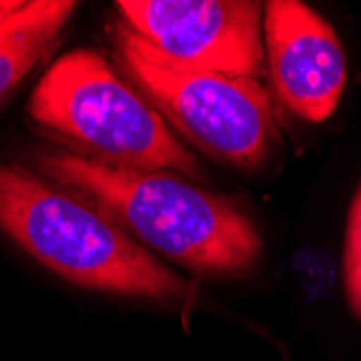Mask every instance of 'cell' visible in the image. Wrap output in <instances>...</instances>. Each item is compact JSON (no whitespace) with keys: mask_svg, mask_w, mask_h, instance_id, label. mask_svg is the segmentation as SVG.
Returning <instances> with one entry per match:
<instances>
[{"mask_svg":"<svg viewBox=\"0 0 361 361\" xmlns=\"http://www.w3.org/2000/svg\"><path fill=\"white\" fill-rule=\"evenodd\" d=\"M37 169L100 208L145 249L195 275L240 277L262 255L253 219L229 195L173 171L121 169L76 152H39Z\"/></svg>","mask_w":361,"mask_h":361,"instance_id":"obj_1","label":"cell"},{"mask_svg":"<svg viewBox=\"0 0 361 361\" xmlns=\"http://www.w3.org/2000/svg\"><path fill=\"white\" fill-rule=\"evenodd\" d=\"M0 232L85 290L190 305L195 288L80 195L0 160Z\"/></svg>","mask_w":361,"mask_h":361,"instance_id":"obj_2","label":"cell"},{"mask_svg":"<svg viewBox=\"0 0 361 361\" xmlns=\"http://www.w3.org/2000/svg\"><path fill=\"white\" fill-rule=\"evenodd\" d=\"M28 115L104 165L204 180L195 154L167 119L95 50L78 48L56 59L32 91Z\"/></svg>","mask_w":361,"mask_h":361,"instance_id":"obj_3","label":"cell"},{"mask_svg":"<svg viewBox=\"0 0 361 361\" xmlns=\"http://www.w3.org/2000/svg\"><path fill=\"white\" fill-rule=\"evenodd\" d=\"M117 50L137 89L197 149L245 171L271 158L279 130L262 80L182 68L126 24L117 26Z\"/></svg>","mask_w":361,"mask_h":361,"instance_id":"obj_4","label":"cell"},{"mask_svg":"<svg viewBox=\"0 0 361 361\" xmlns=\"http://www.w3.org/2000/svg\"><path fill=\"white\" fill-rule=\"evenodd\" d=\"M123 24L176 65L262 80L264 3L253 0H119Z\"/></svg>","mask_w":361,"mask_h":361,"instance_id":"obj_5","label":"cell"},{"mask_svg":"<svg viewBox=\"0 0 361 361\" xmlns=\"http://www.w3.org/2000/svg\"><path fill=\"white\" fill-rule=\"evenodd\" d=\"M264 59L279 104L303 121L329 119L348 80L334 26L301 0L264 3Z\"/></svg>","mask_w":361,"mask_h":361,"instance_id":"obj_6","label":"cell"},{"mask_svg":"<svg viewBox=\"0 0 361 361\" xmlns=\"http://www.w3.org/2000/svg\"><path fill=\"white\" fill-rule=\"evenodd\" d=\"M76 7L74 0H30L0 24V106L46 59Z\"/></svg>","mask_w":361,"mask_h":361,"instance_id":"obj_7","label":"cell"},{"mask_svg":"<svg viewBox=\"0 0 361 361\" xmlns=\"http://www.w3.org/2000/svg\"><path fill=\"white\" fill-rule=\"evenodd\" d=\"M342 277L346 303L355 318L361 320V182L348 206L344 251H342Z\"/></svg>","mask_w":361,"mask_h":361,"instance_id":"obj_8","label":"cell"},{"mask_svg":"<svg viewBox=\"0 0 361 361\" xmlns=\"http://www.w3.org/2000/svg\"><path fill=\"white\" fill-rule=\"evenodd\" d=\"M22 5V0H0V24L7 22Z\"/></svg>","mask_w":361,"mask_h":361,"instance_id":"obj_9","label":"cell"}]
</instances>
